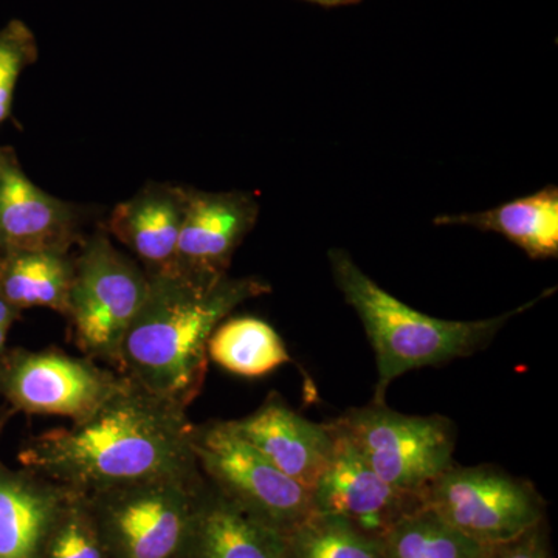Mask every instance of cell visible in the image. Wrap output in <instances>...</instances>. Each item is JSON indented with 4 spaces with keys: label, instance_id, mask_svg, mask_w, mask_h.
I'll return each mask as SVG.
<instances>
[{
    "label": "cell",
    "instance_id": "16",
    "mask_svg": "<svg viewBox=\"0 0 558 558\" xmlns=\"http://www.w3.org/2000/svg\"><path fill=\"white\" fill-rule=\"evenodd\" d=\"M175 558H288L284 535L253 520L202 481Z\"/></svg>",
    "mask_w": 558,
    "mask_h": 558
},
{
    "label": "cell",
    "instance_id": "13",
    "mask_svg": "<svg viewBox=\"0 0 558 558\" xmlns=\"http://www.w3.org/2000/svg\"><path fill=\"white\" fill-rule=\"evenodd\" d=\"M227 422L275 468L311 492L336 450L328 422L315 424L301 416L277 392L248 416Z\"/></svg>",
    "mask_w": 558,
    "mask_h": 558
},
{
    "label": "cell",
    "instance_id": "15",
    "mask_svg": "<svg viewBox=\"0 0 558 558\" xmlns=\"http://www.w3.org/2000/svg\"><path fill=\"white\" fill-rule=\"evenodd\" d=\"M73 490L0 461V558H46Z\"/></svg>",
    "mask_w": 558,
    "mask_h": 558
},
{
    "label": "cell",
    "instance_id": "1",
    "mask_svg": "<svg viewBox=\"0 0 558 558\" xmlns=\"http://www.w3.org/2000/svg\"><path fill=\"white\" fill-rule=\"evenodd\" d=\"M186 410L124 376L92 416L28 440L22 468L69 490L90 495L143 481L201 473Z\"/></svg>",
    "mask_w": 558,
    "mask_h": 558
},
{
    "label": "cell",
    "instance_id": "19",
    "mask_svg": "<svg viewBox=\"0 0 558 558\" xmlns=\"http://www.w3.org/2000/svg\"><path fill=\"white\" fill-rule=\"evenodd\" d=\"M208 360L241 377H263L292 362L277 330L256 317L223 319L209 337Z\"/></svg>",
    "mask_w": 558,
    "mask_h": 558
},
{
    "label": "cell",
    "instance_id": "29",
    "mask_svg": "<svg viewBox=\"0 0 558 558\" xmlns=\"http://www.w3.org/2000/svg\"><path fill=\"white\" fill-rule=\"evenodd\" d=\"M0 260H2V248H0Z\"/></svg>",
    "mask_w": 558,
    "mask_h": 558
},
{
    "label": "cell",
    "instance_id": "23",
    "mask_svg": "<svg viewBox=\"0 0 558 558\" xmlns=\"http://www.w3.org/2000/svg\"><path fill=\"white\" fill-rule=\"evenodd\" d=\"M38 58V46L31 28L11 21L0 31V124L9 119L14 90L22 72Z\"/></svg>",
    "mask_w": 558,
    "mask_h": 558
},
{
    "label": "cell",
    "instance_id": "21",
    "mask_svg": "<svg viewBox=\"0 0 558 558\" xmlns=\"http://www.w3.org/2000/svg\"><path fill=\"white\" fill-rule=\"evenodd\" d=\"M284 538L288 558H385L379 538L322 513H312Z\"/></svg>",
    "mask_w": 558,
    "mask_h": 558
},
{
    "label": "cell",
    "instance_id": "22",
    "mask_svg": "<svg viewBox=\"0 0 558 558\" xmlns=\"http://www.w3.org/2000/svg\"><path fill=\"white\" fill-rule=\"evenodd\" d=\"M46 558H109L86 495H70L51 534Z\"/></svg>",
    "mask_w": 558,
    "mask_h": 558
},
{
    "label": "cell",
    "instance_id": "20",
    "mask_svg": "<svg viewBox=\"0 0 558 558\" xmlns=\"http://www.w3.org/2000/svg\"><path fill=\"white\" fill-rule=\"evenodd\" d=\"M380 543L385 558H486L488 548L427 508L403 517Z\"/></svg>",
    "mask_w": 558,
    "mask_h": 558
},
{
    "label": "cell",
    "instance_id": "4",
    "mask_svg": "<svg viewBox=\"0 0 558 558\" xmlns=\"http://www.w3.org/2000/svg\"><path fill=\"white\" fill-rule=\"evenodd\" d=\"M148 288V274L116 247L105 227L81 241L65 317L83 355L119 371L124 337Z\"/></svg>",
    "mask_w": 558,
    "mask_h": 558
},
{
    "label": "cell",
    "instance_id": "24",
    "mask_svg": "<svg viewBox=\"0 0 558 558\" xmlns=\"http://www.w3.org/2000/svg\"><path fill=\"white\" fill-rule=\"evenodd\" d=\"M486 558H550L543 523L515 539L488 546Z\"/></svg>",
    "mask_w": 558,
    "mask_h": 558
},
{
    "label": "cell",
    "instance_id": "27",
    "mask_svg": "<svg viewBox=\"0 0 558 558\" xmlns=\"http://www.w3.org/2000/svg\"><path fill=\"white\" fill-rule=\"evenodd\" d=\"M10 326H0V357L7 348V339H9Z\"/></svg>",
    "mask_w": 558,
    "mask_h": 558
},
{
    "label": "cell",
    "instance_id": "6",
    "mask_svg": "<svg viewBox=\"0 0 558 558\" xmlns=\"http://www.w3.org/2000/svg\"><path fill=\"white\" fill-rule=\"evenodd\" d=\"M191 444L209 486L253 520L288 535L314 513L312 492L275 468L229 422L193 425Z\"/></svg>",
    "mask_w": 558,
    "mask_h": 558
},
{
    "label": "cell",
    "instance_id": "3",
    "mask_svg": "<svg viewBox=\"0 0 558 558\" xmlns=\"http://www.w3.org/2000/svg\"><path fill=\"white\" fill-rule=\"evenodd\" d=\"M337 288L360 319L377 362L374 403H385L387 389L398 377L425 366H440L486 348L510 318L538 303L548 290L519 310L478 322H449L422 314L373 281L344 250L329 252Z\"/></svg>",
    "mask_w": 558,
    "mask_h": 558
},
{
    "label": "cell",
    "instance_id": "28",
    "mask_svg": "<svg viewBox=\"0 0 558 558\" xmlns=\"http://www.w3.org/2000/svg\"><path fill=\"white\" fill-rule=\"evenodd\" d=\"M3 422H5V416H3L2 411H0V427H2Z\"/></svg>",
    "mask_w": 558,
    "mask_h": 558
},
{
    "label": "cell",
    "instance_id": "8",
    "mask_svg": "<svg viewBox=\"0 0 558 558\" xmlns=\"http://www.w3.org/2000/svg\"><path fill=\"white\" fill-rule=\"evenodd\" d=\"M202 481L199 473L86 495L108 557L175 558Z\"/></svg>",
    "mask_w": 558,
    "mask_h": 558
},
{
    "label": "cell",
    "instance_id": "7",
    "mask_svg": "<svg viewBox=\"0 0 558 558\" xmlns=\"http://www.w3.org/2000/svg\"><path fill=\"white\" fill-rule=\"evenodd\" d=\"M422 499L424 508L484 546L515 539L545 521L537 488L494 465H450Z\"/></svg>",
    "mask_w": 558,
    "mask_h": 558
},
{
    "label": "cell",
    "instance_id": "25",
    "mask_svg": "<svg viewBox=\"0 0 558 558\" xmlns=\"http://www.w3.org/2000/svg\"><path fill=\"white\" fill-rule=\"evenodd\" d=\"M21 317V312L14 310L7 303V300L0 295V326H13V323Z\"/></svg>",
    "mask_w": 558,
    "mask_h": 558
},
{
    "label": "cell",
    "instance_id": "26",
    "mask_svg": "<svg viewBox=\"0 0 558 558\" xmlns=\"http://www.w3.org/2000/svg\"><path fill=\"white\" fill-rule=\"evenodd\" d=\"M307 2L318 3L323 7H344L355 5V3L362 2V0H307Z\"/></svg>",
    "mask_w": 558,
    "mask_h": 558
},
{
    "label": "cell",
    "instance_id": "11",
    "mask_svg": "<svg viewBox=\"0 0 558 558\" xmlns=\"http://www.w3.org/2000/svg\"><path fill=\"white\" fill-rule=\"evenodd\" d=\"M312 488L315 513L347 521L369 537L381 538L403 517L424 508L422 494L402 490L381 480L343 440Z\"/></svg>",
    "mask_w": 558,
    "mask_h": 558
},
{
    "label": "cell",
    "instance_id": "18",
    "mask_svg": "<svg viewBox=\"0 0 558 558\" xmlns=\"http://www.w3.org/2000/svg\"><path fill=\"white\" fill-rule=\"evenodd\" d=\"M73 259L62 253L24 252L0 260V295L16 311L46 307L68 315Z\"/></svg>",
    "mask_w": 558,
    "mask_h": 558
},
{
    "label": "cell",
    "instance_id": "2",
    "mask_svg": "<svg viewBox=\"0 0 558 558\" xmlns=\"http://www.w3.org/2000/svg\"><path fill=\"white\" fill-rule=\"evenodd\" d=\"M270 290L258 277H227L213 288L178 275L149 277L145 303L121 347L119 373L189 409L207 377L211 333L242 303Z\"/></svg>",
    "mask_w": 558,
    "mask_h": 558
},
{
    "label": "cell",
    "instance_id": "10",
    "mask_svg": "<svg viewBox=\"0 0 558 558\" xmlns=\"http://www.w3.org/2000/svg\"><path fill=\"white\" fill-rule=\"evenodd\" d=\"M258 216L253 194L185 186L174 275L202 288H213L229 277L234 253L255 229Z\"/></svg>",
    "mask_w": 558,
    "mask_h": 558
},
{
    "label": "cell",
    "instance_id": "9",
    "mask_svg": "<svg viewBox=\"0 0 558 558\" xmlns=\"http://www.w3.org/2000/svg\"><path fill=\"white\" fill-rule=\"evenodd\" d=\"M119 371L60 349H14L0 357V398L11 410L36 416H92L123 384Z\"/></svg>",
    "mask_w": 558,
    "mask_h": 558
},
{
    "label": "cell",
    "instance_id": "17",
    "mask_svg": "<svg viewBox=\"0 0 558 558\" xmlns=\"http://www.w3.org/2000/svg\"><path fill=\"white\" fill-rule=\"evenodd\" d=\"M435 223L494 231L523 250L529 258H557L558 189L549 185L531 196L486 211L438 216Z\"/></svg>",
    "mask_w": 558,
    "mask_h": 558
},
{
    "label": "cell",
    "instance_id": "5",
    "mask_svg": "<svg viewBox=\"0 0 558 558\" xmlns=\"http://www.w3.org/2000/svg\"><path fill=\"white\" fill-rule=\"evenodd\" d=\"M328 424L381 480L402 490L424 494L454 464L457 432L450 418L438 414L409 416L373 402Z\"/></svg>",
    "mask_w": 558,
    "mask_h": 558
},
{
    "label": "cell",
    "instance_id": "14",
    "mask_svg": "<svg viewBox=\"0 0 558 558\" xmlns=\"http://www.w3.org/2000/svg\"><path fill=\"white\" fill-rule=\"evenodd\" d=\"M185 186L148 183L110 213L109 236L134 253L148 277L174 275Z\"/></svg>",
    "mask_w": 558,
    "mask_h": 558
},
{
    "label": "cell",
    "instance_id": "12",
    "mask_svg": "<svg viewBox=\"0 0 558 558\" xmlns=\"http://www.w3.org/2000/svg\"><path fill=\"white\" fill-rule=\"evenodd\" d=\"M76 205L39 189L10 148H0V248L10 253L50 252L69 255L81 244Z\"/></svg>",
    "mask_w": 558,
    "mask_h": 558
}]
</instances>
